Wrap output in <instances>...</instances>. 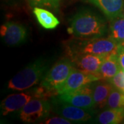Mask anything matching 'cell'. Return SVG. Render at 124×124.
Segmentation results:
<instances>
[{
	"mask_svg": "<svg viewBox=\"0 0 124 124\" xmlns=\"http://www.w3.org/2000/svg\"><path fill=\"white\" fill-rule=\"evenodd\" d=\"M124 119V108L119 109L108 108L100 112L96 118V122L101 124H121Z\"/></svg>",
	"mask_w": 124,
	"mask_h": 124,
	"instance_id": "cell-16",
	"label": "cell"
},
{
	"mask_svg": "<svg viewBox=\"0 0 124 124\" xmlns=\"http://www.w3.org/2000/svg\"><path fill=\"white\" fill-rule=\"evenodd\" d=\"M32 6L48 8L57 12L60 6L59 0H28Z\"/></svg>",
	"mask_w": 124,
	"mask_h": 124,
	"instance_id": "cell-19",
	"label": "cell"
},
{
	"mask_svg": "<svg viewBox=\"0 0 124 124\" xmlns=\"http://www.w3.org/2000/svg\"><path fill=\"white\" fill-rule=\"evenodd\" d=\"M108 108L119 109L124 108V92L113 87L108 99Z\"/></svg>",
	"mask_w": 124,
	"mask_h": 124,
	"instance_id": "cell-18",
	"label": "cell"
},
{
	"mask_svg": "<svg viewBox=\"0 0 124 124\" xmlns=\"http://www.w3.org/2000/svg\"><path fill=\"white\" fill-rule=\"evenodd\" d=\"M33 13L38 23L45 29L53 30L59 25V21L53 13L41 7H34Z\"/></svg>",
	"mask_w": 124,
	"mask_h": 124,
	"instance_id": "cell-15",
	"label": "cell"
},
{
	"mask_svg": "<svg viewBox=\"0 0 124 124\" xmlns=\"http://www.w3.org/2000/svg\"><path fill=\"white\" fill-rule=\"evenodd\" d=\"M43 122H41V124H71L72 122L70 120L67 119L62 116H53L50 117L48 119H45L42 121Z\"/></svg>",
	"mask_w": 124,
	"mask_h": 124,
	"instance_id": "cell-21",
	"label": "cell"
},
{
	"mask_svg": "<svg viewBox=\"0 0 124 124\" xmlns=\"http://www.w3.org/2000/svg\"><path fill=\"white\" fill-rule=\"evenodd\" d=\"M49 70V61L38 59L28 64L10 80L8 88L22 91L33 87L43 79Z\"/></svg>",
	"mask_w": 124,
	"mask_h": 124,
	"instance_id": "cell-3",
	"label": "cell"
},
{
	"mask_svg": "<svg viewBox=\"0 0 124 124\" xmlns=\"http://www.w3.org/2000/svg\"><path fill=\"white\" fill-rule=\"evenodd\" d=\"M110 82V84L114 88L120 90L124 92V70L121 69L118 73L114 76L112 79L108 80Z\"/></svg>",
	"mask_w": 124,
	"mask_h": 124,
	"instance_id": "cell-20",
	"label": "cell"
},
{
	"mask_svg": "<svg viewBox=\"0 0 124 124\" xmlns=\"http://www.w3.org/2000/svg\"><path fill=\"white\" fill-rule=\"evenodd\" d=\"M0 35L8 46H15L23 44L27 39V29L19 23L8 22L1 26Z\"/></svg>",
	"mask_w": 124,
	"mask_h": 124,
	"instance_id": "cell-9",
	"label": "cell"
},
{
	"mask_svg": "<svg viewBox=\"0 0 124 124\" xmlns=\"http://www.w3.org/2000/svg\"><path fill=\"white\" fill-rule=\"evenodd\" d=\"M121 45H124V43H123V44H121Z\"/></svg>",
	"mask_w": 124,
	"mask_h": 124,
	"instance_id": "cell-25",
	"label": "cell"
},
{
	"mask_svg": "<svg viewBox=\"0 0 124 124\" xmlns=\"http://www.w3.org/2000/svg\"><path fill=\"white\" fill-rule=\"evenodd\" d=\"M91 87L95 108L102 109L106 107L108 99L113 85L108 80L99 79L92 82Z\"/></svg>",
	"mask_w": 124,
	"mask_h": 124,
	"instance_id": "cell-12",
	"label": "cell"
},
{
	"mask_svg": "<svg viewBox=\"0 0 124 124\" xmlns=\"http://www.w3.org/2000/svg\"><path fill=\"white\" fill-rule=\"evenodd\" d=\"M121 124H124V120H123V121H122V123H121Z\"/></svg>",
	"mask_w": 124,
	"mask_h": 124,
	"instance_id": "cell-24",
	"label": "cell"
},
{
	"mask_svg": "<svg viewBox=\"0 0 124 124\" xmlns=\"http://www.w3.org/2000/svg\"><path fill=\"white\" fill-rule=\"evenodd\" d=\"M68 34L77 39H91L103 37L106 34L105 20L94 12L81 10L72 17L68 28Z\"/></svg>",
	"mask_w": 124,
	"mask_h": 124,
	"instance_id": "cell-1",
	"label": "cell"
},
{
	"mask_svg": "<svg viewBox=\"0 0 124 124\" xmlns=\"http://www.w3.org/2000/svg\"><path fill=\"white\" fill-rule=\"evenodd\" d=\"M117 54L107 56L103 62L97 75L101 79L110 80L121 70Z\"/></svg>",
	"mask_w": 124,
	"mask_h": 124,
	"instance_id": "cell-14",
	"label": "cell"
},
{
	"mask_svg": "<svg viewBox=\"0 0 124 124\" xmlns=\"http://www.w3.org/2000/svg\"><path fill=\"white\" fill-rule=\"evenodd\" d=\"M51 108L54 113L71 121L72 123L85 122L92 118L94 110H85L62 101L57 96L50 100Z\"/></svg>",
	"mask_w": 124,
	"mask_h": 124,
	"instance_id": "cell-5",
	"label": "cell"
},
{
	"mask_svg": "<svg viewBox=\"0 0 124 124\" xmlns=\"http://www.w3.org/2000/svg\"><path fill=\"white\" fill-rule=\"evenodd\" d=\"M121 16H122L123 17H124V10H123V13H122V14H121Z\"/></svg>",
	"mask_w": 124,
	"mask_h": 124,
	"instance_id": "cell-23",
	"label": "cell"
},
{
	"mask_svg": "<svg viewBox=\"0 0 124 124\" xmlns=\"http://www.w3.org/2000/svg\"><path fill=\"white\" fill-rule=\"evenodd\" d=\"M75 68L71 60L62 59L48 70L41 81L40 85L52 94H57V89L65 82Z\"/></svg>",
	"mask_w": 124,
	"mask_h": 124,
	"instance_id": "cell-4",
	"label": "cell"
},
{
	"mask_svg": "<svg viewBox=\"0 0 124 124\" xmlns=\"http://www.w3.org/2000/svg\"><path fill=\"white\" fill-rule=\"evenodd\" d=\"M101 79L97 75L86 73L75 68L65 82L57 89V94L75 91L90 84L94 81Z\"/></svg>",
	"mask_w": 124,
	"mask_h": 124,
	"instance_id": "cell-8",
	"label": "cell"
},
{
	"mask_svg": "<svg viewBox=\"0 0 124 124\" xmlns=\"http://www.w3.org/2000/svg\"><path fill=\"white\" fill-rule=\"evenodd\" d=\"M121 45L108 37H96L91 39H76L68 45V54H93L107 57L117 54Z\"/></svg>",
	"mask_w": 124,
	"mask_h": 124,
	"instance_id": "cell-2",
	"label": "cell"
},
{
	"mask_svg": "<svg viewBox=\"0 0 124 124\" xmlns=\"http://www.w3.org/2000/svg\"><path fill=\"white\" fill-rule=\"evenodd\" d=\"M69 56L76 68L86 73L96 75L106 57L93 54H69Z\"/></svg>",
	"mask_w": 124,
	"mask_h": 124,
	"instance_id": "cell-10",
	"label": "cell"
},
{
	"mask_svg": "<svg viewBox=\"0 0 124 124\" xmlns=\"http://www.w3.org/2000/svg\"><path fill=\"white\" fill-rule=\"evenodd\" d=\"M99 9L110 21L121 16L124 8V0H86Z\"/></svg>",
	"mask_w": 124,
	"mask_h": 124,
	"instance_id": "cell-13",
	"label": "cell"
},
{
	"mask_svg": "<svg viewBox=\"0 0 124 124\" xmlns=\"http://www.w3.org/2000/svg\"><path fill=\"white\" fill-rule=\"evenodd\" d=\"M57 97L63 101L85 110H93L95 108L91 83L70 93L58 94Z\"/></svg>",
	"mask_w": 124,
	"mask_h": 124,
	"instance_id": "cell-7",
	"label": "cell"
},
{
	"mask_svg": "<svg viewBox=\"0 0 124 124\" xmlns=\"http://www.w3.org/2000/svg\"><path fill=\"white\" fill-rule=\"evenodd\" d=\"M35 93H20L7 96L1 103V114L6 116L11 112L20 110L32 98Z\"/></svg>",
	"mask_w": 124,
	"mask_h": 124,
	"instance_id": "cell-11",
	"label": "cell"
},
{
	"mask_svg": "<svg viewBox=\"0 0 124 124\" xmlns=\"http://www.w3.org/2000/svg\"><path fill=\"white\" fill-rule=\"evenodd\" d=\"M117 57L121 68L124 70V45H121L117 53Z\"/></svg>",
	"mask_w": 124,
	"mask_h": 124,
	"instance_id": "cell-22",
	"label": "cell"
},
{
	"mask_svg": "<svg viewBox=\"0 0 124 124\" xmlns=\"http://www.w3.org/2000/svg\"><path fill=\"white\" fill-rule=\"evenodd\" d=\"M51 110L50 102L44 98L34 97L20 110L19 118L27 124L42 121L48 116Z\"/></svg>",
	"mask_w": 124,
	"mask_h": 124,
	"instance_id": "cell-6",
	"label": "cell"
},
{
	"mask_svg": "<svg viewBox=\"0 0 124 124\" xmlns=\"http://www.w3.org/2000/svg\"><path fill=\"white\" fill-rule=\"evenodd\" d=\"M121 45L124 42V17L119 16L110 21L109 27V36Z\"/></svg>",
	"mask_w": 124,
	"mask_h": 124,
	"instance_id": "cell-17",
	"label": "cell"
}]
</instances>
